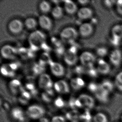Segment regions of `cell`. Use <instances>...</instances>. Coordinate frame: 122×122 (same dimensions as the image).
I'll return each mask as SVG.
<instances>
[{"instance_id":"6da1fadb","label":"cell","mask_w":122,"mask_h":122,"mask_svg":"<svg viewBox=\"0 0 122 122\" xmlns=\"http://www.w3.org/2000/svg\"><path fill=\"white\" fill-rule=\"evenodd\" d=\"M46 36L44 34L39 30L32 32L28 37V42L33 51L38 50L45 43Z\"/></svg>"},{"instance_id":"7a4b0ae2","label":"cell","mask_w":122,"mask_h":122,"mask_svg":"<svg viewBox=\"0 0 122 122\" xmlns=\"http://www.w3.org/2000/svg\"><path fill=\"white\" fill-rule=\"evenodd\" d=\"M78 33L73 27L65 28L62 30L60 34L61 40L66 42L71 43L74 42L78 38Z\"/></svg>"},{"instance_id":"3957f363","label":"cell","mask_w":122,"mask_h":122,"mask_svg":"<svg viewBox=\"0 0 122 122\" xmlns=\"http://www.w3.org/2000/svg\"><path fill=\"white\" fill-rule=\"evenodd\" d=\"M79 59L81 65L87 68L93 67L97 61L95 55L88 51H85L81 53Z\"/></svg>"},{"instance_id":"277c9868","label":"cell","mask_w":122,"mask_h":122,"mask_svg":"<svg viewBox=\"0 0 122 122\" xmlns=\"http://www.w3.org/2000/svg\"><path fill=\"white\" fill-rule=\"evenodd\" d=\"M77 53V49L75 46H71L65 52L63 55V59L68 66H73L76 64L79 59Z\"/></svg>"},{"instance_id":"5b68a950","label":"cell","mask_w":122,"mask_h":122,"mask_svg":"<svg viewBox=\"0 0 122 122\" xmlns=\"http://www.w3.org/2000/svg\"><path fill=\"white\" fill-rule=\"evenodd\" d=\"M45 112L43 107L36 105L30 106L27 110V115L33 119L40 118L44 115Z\"/></svg>"},{"instance_id":"8992f818","label":"cell","mask_w":122,"mask_h":122,"mask_svg":"<svg viewBox=\"0 0 122 122\" xmlns=\"http://www.w3.org/2000/svg\"><path fill=\"white\" fill-rule=\"evenodd\" d=\"M0 53L2 57L5 59L13 60L16 56L17 51L15 47L11 45H5L2 47Z\"/></svg>"},{"instance_id":"52a82bcc","label":"cell","mask_w":122,"mask_h":122,"mask_svg":"<svg viewBox=\"0 0 122 122\" xmlns=\"http://www.w3.org/2000/svg\"><path fill=\"white\" fill-rule=\"evenodd\" d=\"M109 59L111 64L116 67L120 66L122 63V52L118 48L112 50L109 53Z\"/></svg>"},{"instance_id":"ba28073f","label":"cell","mask_w":122,"mask_h":122,"mask_svg":"<svg viewBox=\"0 0 122 122\" xmlns=\"http://www.w3.org/2000/svg\"><path fill=\"white\" fill-rule=\"evenodd\" d=\"M24 26V23L21 20L18 19H14L11 20L8 25V30L13 34H18L20 33L23 31Z\"/></svg>"},{"instance_id":"9c48e42d","label":"cell","mask_w":122,"mask_h":122,"mask_svg":"<svg viewBox=\"0 0 122 122\" xmlns=\"http://www.w3.org/2000/svg\"><path fill=\"white\" fill-rule=\"evenodd\" d=\"M52 80L49 75L43 73L40 75L38 79V85L41 89L45 91L51 89L53 86Z\"/></svg>"},{"instance_id":"30bf717a","label":"cell","mask_w":122,"mask_h":122,"mask_svg":"<svg viewBox=\"0 0 122 122\" xmlns=\"http://www.w3.org/2000/svg\"><path fill=\"white\" fill-rule=\"evenodd\" d=\"M50 71L52 74L56 77H61L65 73L64 66L61 63L51 61L49 64Z\"/></svg>"},{"instance_id":"8fae6325","label":"cell","mask_w":122,"mask_h":122,"mask_svg":"<svg viewBox=\"0 0 122 122\" xmlns=\"http://www.w3.org/2000/svg\"><path fill=\"white\" fill-rule=\"evenodd\" d=\"M94 30V25L92 23H84L80 25L78 33L81 36L86 38L92 35Z\"/></svg>"},{"instance_id":"7c38bea8","label":"cell","mask_w":122,"mask_h":122,"mask_svg":"<svg viewBox=\"0 0 122 122\" xmlns=\"http://www.w3.org/2000/svg\"><path fill=\"white\" fill-rule=\"evenodd\" d=\"M97 66L96 68L99 74L102 75H107L110 73L111 67L110 65L103 58H99L96 61Z\"/></svg>"},{"instance_id":"4fadbf2b","label":"cell","mask_w":122,"mask_h":122,"mask_svg":"<svg viewBox=\"0 0 122 122\" xmlns=\"http://www.w3.org/2000/svg\"><path fill=\"white\" fill-rule=\"evenodd\" d=\"M38 24L43 30L49 31L53 27V22L51 19L46 15H41L38 17Z\"/></svg>"},{"instance_id":"5bb4252c","label":"cell","mask_w":122,"mask_h":122,"mask_svg":"<svg viewBox=\"0 0 122 122\" xmlns=\"http://www.w3.org/2000/svg\"><path fill=\"white\" fill-rule=\"evenodd\" d=\"M77 15L81 20L91 19L93 16V11L91 8L88 7L83 6L78 9Z\"/></svg>"},{"instance_id":"9a60e30c","label":"cell","mask_w":122,"mask_h":122,"mask_svg":"<svg viewBox=\"0 0 122 122\" xmlns=\"http://www.w3.org/2000/svg\"><path fill=\"white\" fill-rule=\"evenodd\" d=\"M78 99L80 101L82 107H86V109L89 110L94 107L95 101L94 98L89 95L81 94L79 96Z\"/></svg>"},{"instance_id":"2e32d148","label":"cell","mask_w":122,"mask_h":122,"mask_svg":"<svg viewBox=\"0 0 122 122\" xmlns=\"http://www.w3.org/2000/svg\"><path fill=\"white\" fill-rule=\"evenodd\" d=\"M53 87L57 92L61 94H67L70 91L69 85L66 81L60 80L55 82Z\"/></svg>"},{"instance_id":"e0dca14e","label":"cell","mask_w":122,"mask_h":122,"mask_svg":"<svg viewBox=\"0 0 122 122\" xmlns=\"http://www.w3.org/2000/svg\"><path fill=\"white\" fill-rule=\"evenodd\" d=\"M63 9L68 14L73 15L77 13L78 9L76 3L71 0L64 1Z\"/></svg>"},{"instance_id":"ac0fdd59","label":"cell","mask_w":122,"mask_h":122,"mask_svg":"<svg viewBox=\"0 0 122 122\" xmlns=\"http://www.w3.org/2000/svg\"><path fill=\"white\" fill-rule=\"evenodd\" d=\"M111 94L110 92L101 88L100 86L98 91L95 93L97 99L103 103H106L109 101Z\"/></svg>"},{"instance_id":"d6986e66","label":"cell","mask_w":122,"mask_h":122,"mask_svg":"<svg viewBox=\"0 0 122 122\" xmlns=\"http://www.w3.org/2000/svg\"><path fill=\"white\" fill-rule=\"evenodd\" d=\"M85 82L82 78L79 77L73 78L70 81V86L75 90H79L84 87Z\"/></svg>"},{"instance_id":"ffe728a7","label":"cell","mask_w":122,"mask_h":122,"mask_svg":"<svg viewBox=\"0 0 122 122\" xmlns=\"http://www.w3.org/2000/svg\"><path fill=\"white\" fill-rule=\"evenodd\" d=\"M9 86L10 91L13 93H17L18 92L24 91L22 87L21 82L18 80H13L9 82Z\"/></svg>"},{"instance_id":"44dd1931","label":"cell","mask_w":122,"mask_h":122,"mask_svg":"<svg viewBox=\"0 0 122 122\" xmlns=\"http://www.w3.org/2000/svg\"><path fill=\"white\" fill-rule=\"evenodd\" d=\"M111 36L118 39L122 40V24H116L113 26L111 30Z\"/></svg>"},{"instance_id":"7402d4cb","label":"cell","mask_w":122,"mask_h":122,"mask_svg":"<svg viewBox=\"0 0 122 122\" xmlns=\"http://www.w3.org/2000/svg\"><path fill=\"white\" fill-rule=\"evenodd\" d=\"M64 11L63 8L62 7L59 5H56L52 9L51 13L52 16L54 19H60L63 17Z\"/></svg>"},{"instance_id":"603a6c76","label":"cell","mask_w":122,"mask_h":122,"mask_svg":"<svg viewBox=\"0 0 122 122\" xmlns=\"http://www.w3.org/2000/svg\"><path fill=\"white\" fill-rule=\"evenodd\" d=\"M99 85L100 87L101 88L107 91L110 93H111V92H112L115 87L113 82H112L111 80L108 79L104 80Z\"/></svg>"},{"instance_id":"cb8c5ba5","label":"cell","mask_w":122,"mask_h":122,"mask_svg":"<svg viewBox=\"0 0 122 122\" xmlns=\"http://www.w3.org/2000/svg\"><path fill=\"white\" fill-rule=\"evenodd\" d=\"M24 25L28 30H35L38 24V21L32 17L27 18L24 22Z\"/></svg>"},{"instance_id":"d4e9b609","label":"cell","mask_w":122,"mask_h":122,"mask_svg":"<svg viewBox=\"0 0 122 122\" xmlns=\"http://www.w3.org/2000/svg\"><path fill=\"white\" fill-rule=\"evenodd\" d=\"M39 9L42 13L45 15L51 12L52 8H51V5L48 2L43 0L39 4Z\"/></svg>"},{"instance_id":"484cf974","label":"cell","mask_w":122,"mask_h":122,"mask_svg":"<svg viewBox=\"0 0 122 122\" xmlns=\"http://www.w3.org/2000/svg\"><path fill=\"white\" fill-rule=\"evenodd\" d=\"M12 114L13 117L17 120L23 121L24 120V115L23 111L19 108H15L12 110Z\"/></svg>"},{"instance_id":"4316f807","label":"cell","mask_w":122,"mask_h":122,"mask_svg":"<svg viewBox=\"0 0 122 122\" xmlns=\"http://www.w3.org/2000/svg\"><path fill=\"white\" fill-rule=\"evenodd\" d=\"M93 121V122H108L109 119L105 113L99 112L94 115Z\"/></svg>"},{"instance_id":"83f0119b","label":"cell","mask_w":122,"mask_h":122,"mask_svg":"<svg viewBox=\"0 0 122 122\" xmlns=\"http://www.w3.org/2000/svg\"><path fill=\"white\" fill-rule=\"evenodd\" d=\"M96 53L100 58H103L108 55L109 51L106 46H100L96 50Z\"/></svg>"},{"instance_id":"f1b7e54d","label":"cell","mask_w":122,"mask_h":122,"mask_svg":"<svg viewBox=\"0 0 122 122\" xmlns=\"http://www.w3.org/2000/svg\"><path fill=\"white\" fill-rule=\"evenodd\" d=\"M114 84L117 89L122 92V71L120 72L116 75L115 78Z\"/></svg>"},{"instance_id":"f546056e","label":"cell","mask_w":122,"mask_h":122,"mask_svg":"<svg viewBox=\"0 0 122 122\" xmlns=\"http://www.w3.org/2000/svg\"><path fill=\"white\" fill-rule=\"evenodd\" d=\"M66 117L70 121L73 122H77L79 118H80V116L76 111H73L68 112L66 114Z\"/></svg>"},{"instance_id":"4dcf8cb0","label":"cell","mask_w":122,"mask_h":122,"mask_svg":"<svg viewBox=\"0 0 122 122\" xmlns=\"http://www.w3.org/2000/svg\"><path fill=\"white\" fill-rule=\"evenodd\" d=\"M54 95V92L52 89L46 90L45 92L42 94V98L43 101L46 102H50L51 101V97Z\"/></svg>"},{"instance_id":"1f68e13d","label":"cell","mask_w":122,"mask_h":122,"mask_svg":"<svg viewBox=\"0 0 122 122\" xmlns=\"http://www.w3.org/2000/svg\"><path fill=\"white\" fill-rule=\"evenodd\" d=\"M87 68L86 73L90 77L92 78H96L97 77L99 73L96 67L93 66Z\"/></svg>"},{"instance_id":"d6a6232c","label":"cell","mask_w":122,"mask_h":122,"mask_svg":"<svg viewBox=\"0 0 122 122\" xmlns=\"http://www.w3.org/2000/svg\"><path fill=\"white\" fill-rule=\"evenodd\" d=\"M92 118V116L88 109H86V111L83 114L80 116V119L85 122H90Z\"/></svg>"},{"instance_id":"836d02e7","label":"cell","mask_w":122,"mask_h":122,"mask_svg":"<svg viewBox=\"0 0 122 122\" xmlns=\"http://www.w3.org/2000/svg\"><path fill=\"white\" fill-rule=\"evenodd\" d=\"M33 70L35 74H42L43 73H42L44 71V66L41 64L39 63L38 64H36L33 66Z\"/></svg>"},{"instance_id":"e575fe53","label":"cell","mask_w":122,"mask_h":122,"mask_svg":"<svg viewBox=\"0 0 122 122\" xmlns=\"http://www.w3.org/2000/svg\"><path fill=\"white\" fill-rule=\"evenodd\" d=\"M99 84H97V83L94 82H92L89 83L87 87L91 92L95 93L99 89Z\"/></svg>"},{"instance_id":"d590c367","label":"cell","mask_w":122,"mask_h":122,"mask_svg":"<svg viewBox=\"0 0 122 122\" xmlns=\"http://www.w3.org/2000/svg\"><path fill=\"white\" fill-rule=\"evenodd\" d=\"M54 104L57 107L61 108L64 106L65 102L62 97H58L55 100Z\"/></svg>"},{"instance_id":"8d00e7d4","label":"cell","mask_w":122,"mask_h":122,"mask_svg":"<svg viewBox=\"0 0 122 122\" xmlns=\"http://www.w3.org/2000/svg\"><path fill=\"white\" fill-rule=\"evenodd\" d=\"M116 2L117 0H107L104 1V5L107 8H111L114 6V5L116 6Z\"/></svg>"},{"instance_id":"74e56055","label":"cell","mask_w":122,"mask_h":122,"mask_svg":"<svg viewBox=\"0 0 122 122\" xmlns=\"http://www.w3.org/2000/svg\"><path fill=\"white\" fill-rule=\"evenodd\" d=\"M116 6L117 13L122 16V0H117Z\"/></svg>"},{"instance_id":"f35d334b","label":"cell","mask_w":122,"mask_h":122,"mask_svg":"<svg viewBox=\"0 0 122 122\" xmlns=\"http://www.w3.org/2000/svg\"><path fill=\"white\" fill-rule=\"evenodd\" d=\"M121 40H119L117 38H115L112 37V36L110 39V42H111V44L112 45V46H115V47H117V46H119L121 44Z\"/></svg>"},{"instance_id":"ab89813d","label":"cell","mask_w":122,"mask_h":122,"mask_svg":"<svg viewBox=\"0 0 122 122\" xmlns=\"http://www.w3.org/2000/svg\"><path fill=\"white\" fill-rule=\"evenodd\" d=\"M52 122H66L64 117L61 116H56L53 117Z\"/></svg>"},{"instance_id":"60d3db41","label":"cell","mask_w":122,"mask_h":122,"mask_svg":"<svg viewBox=\"0 0 122 122\" xmlns=\"http://www.w3.org/2000/svg\"><path fill=\"white\" fill-rule=\"evenodd\" d=\"M21 97L28 101L30 98V94L28 92L24 91L21 92Z\"/></svg>"},{"instance_id":"b9f144b4","label":"cell","mask_w":122,"mask_h":122,"mask_svg":"<svg viewBox=\"0 0 122 122\" xmlns=\"http://www.w3.org/2000/svg\"><path fill=\"white\" fill-rule=\"evenodd\" d=\"M84 66H82L81 65V66H77L76 68V71L78 74H82L83 73V72L85 71V69H84Z\"/></svg>"},{"instance_id":"7bdbcfd3","label":"cell","mask_w":122,"mask_h":122,"mask_svg":"<svg viewBox=\"0 0 122 122\" xmlns=\"http://www.w3.org/2000/svg\"><path fill=\"white\" fill-rule=\"evenodd\" d=\"M76 99H75L74 98H71L69 101L70 106L71 107L73 108H75L76 107Z\"/></svg>"},{"instance_id":"ee69618b","label":"cell","mask_w":122,"mask_h":122,"mask_svg":"<svg viewBox=\"0 0 122 122\" xmlns=\"http://www.w3.org/2000/svg\"><path fill=\"white\" fill-rule=\"evenodd\" d=\"M26 87L27 89H28V90L31 91V92L35 90V86L33 84H31V83H28V84H26Z\"/></svg>"},{"instance_id":"f6af8a7d","label":"cell","mask_w":122,"mask_h":122,"mask_svg":"<svg viewBox=\"0 0 122 122\" xmlns=\"http://www.w3.org/2000/svg\"><path fill=\"white\" fill-rule=\"evenodd\" d=\"M78 2L82 5L85 6L88 4L90 1L87 0H79L78 1Z\"/></svg>"},{"instance_id":"bcb514c9","label":"cell","mask_w":122,"mask_h":122,"mask_svg":"<svg viewBox=\"0 0 122 122\" xmlns=\"http://www.w3.org/2000/svg\"><path fill=\"white\" fill-rule=\"evenodd\" d=\"M39 122H50L49 121L47 118L45 117H42L39 121Z\"/></svg>"},{"instance_id":"7dc6e473","label":"cell","mask_w":122,"mask_h":122,"mask_svg":"<svg viewBox=\"0 0 122 122\" xmlns=\"http://www.w3.org/2000/svg\"><path fill=\"white\" fill-rule=\"evenodd\" d=\"M121 121H122V116H121Z\"/></svg>"}]
</instances>
